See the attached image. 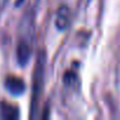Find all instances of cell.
<instances>
[{
	"label": "cell",
	"mask_w": 120,
	"mask_h": 120,
	"mask_svg": "<svg viewBox=\"0 0 120 120\" xmlns=\"http://www.w3.org/2000/svg\"><path fill=\"white\" fill-rule=\"evenodd\" d=\"M71 22V10L67 5H60L55 13V27L59 31H65Z\"/></svg>",
	"instance_id": "cell-2"
},
{
	"label": "cell",
	"mask_w": 120,
	"mask_h": 120,
	"mask_svg": "<svg viewBox=\"0 0 120 120\" xmlns=\"http://www.w3.org/2000/svg\"><path fill=\"white\" fill-rule=\"evenodd\" d=\"M31 54H32L31 42L25 38L20 39V41L18 44V47H17V59H18V61L21 66H24L28 63V60L31 58Z\"/></svg>",
	"instance_id": "cell-3"
},
{
	"label": "cell",
	"mask_w": 120,
	"mask_h": 120,
	"mask_svg": "<svg viewBox=\"0 0 120 120\" xmlns=\"http://www.w3.org/2000/svg\"><path fill=\"white\" fill-rule=\"evenodd\" d=\"M74 80H75V73H73V72H66L64 74V82L66 85H73Z\"/></svg>",
	"instance_id": "cell-6"
},
{
	"label": "cell",
	"mask_w": 120,
	"mask_h": 120,
	"mask_svg": "<svg viewBox=\"0 0 120 120\" xmlns=\"http://www.w3.org/2000/svg\"><path fill=\"white\" fill-rule=\"evenodd\" d=\"M5 87L13 95H19V94L24 93V91L26 88L24 80L15 75H8L5 79Z\"/></svg>",
	"instance_id": "cell-4"
},
{
	"label": "cell",
	"mask_w": 120,
	"mask_h": 120,
	"mask_svg": "<svg viewBox=\"0 0 120 120\" xmlns=\"http://www.w3.org/2000/svg\"><path fill=\"white\" fill-rule=\"evenodd\" d=\"M45 65H46V55H45V52L41 49L38 54L37 63L34 66V73H33V86H32V97H31V118H34L35 113L38 112L39 101H40L42 86H44Z\"/></svg>",
	"instance_id": "cell-1"
},
{
	"label": "cell",
	"mask_w": 120,
	"mask_h": 120,
	"mask_svg": "<svg viewBox=\"0 0 120 120\" xmlns=\"http://www.w3.org/2000/svg\"><path fill=\"white\" fill-rule=\"evenodd\" d=\"M6 3H7V0H0V10H1V8H4V7H5Z\"/></svg>",
	"instance_id": "cell-7"
},
{
	"label": "cell",
	"mask_w": 120,
	"mask_h": 120,
	"mask_svg": "<svg viewBox=\"0 0 120 120\" xmlns=\"http://www.w3.org/2000/svg\"><path fill=\"white\" fill-rule=\"evenodd\" d=\"M0 113H1V116L4 119H8V120H14L18 119L19 116L18 107L6 101H3L0 104Z\"/></svg>",
	"instance_id": "cell-5"
}]
</instances>
